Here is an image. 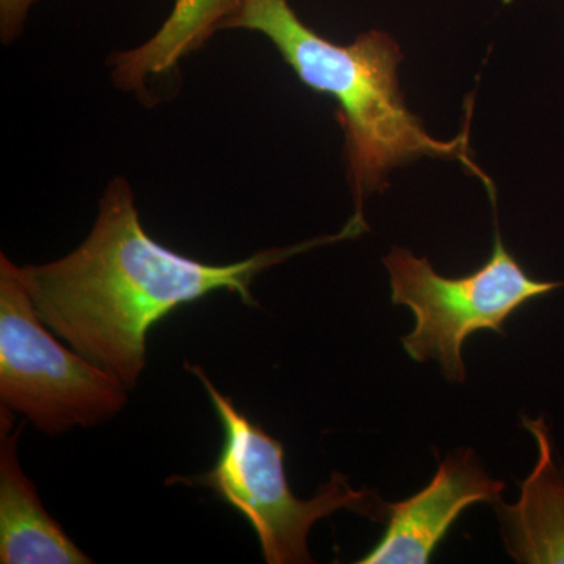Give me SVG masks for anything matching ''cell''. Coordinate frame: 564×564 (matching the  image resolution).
<instances>
[{"label": "cell", "instance_id": "30bf717a", "mask_svg": "<svg viewBox=\"0 0 564 564\" xmlns=\"http://www.w3.org/2000/svg\"><path fill=\"white\" fill-rule=\"evenodd\" d=\"M39 0H0V35L6 44L21 35L29 11Z\"/></svg>", "mask_w": 564, "mask_h": 564}, {"label": "cell", "instance_id": "3957f363", "mask_svg": "<svg viewBox=\"0 0 564 564\" xmlns=\"http://www.w3.org/2000/svg\"><path fill=\"white\" fill-rule=\"evenodd\" d=\"M209 393L223 430V444L210 470L170 484L204 486L250 522L270 564L314 563L307 538L315 522L350 510L386 522L389 503L370 489H352L348 478L333 473L311 500L292 492L285 475L284 445L243 414L232 399L218 391L199 366H188Z\"/></svg>", "mask_w": 564, "mask_h": 564}, {"label": "cell", "instance_id": "7a4b0ae2", "mask_svg": "<svg viewBox=\"0 0 564 564\" xmlns=\"http://www.w3.org/2000/svg\"><path fill=\"white\" fill-rule=\"evenodd\" d=\"M221 29L261 33L302 84L337 104L355 198L352 217L364 220L366 196L386 191L393 169L423 155L462 162L486 187H494L470 159L467 129L454 140H437L408 109L399 85L403 54L388 32L372 29L350 44H337L304 24L289 0H237Z\"/></svg>", "mask_w": 564, "mask_h": 564}, {"label": "cell", "instance_id": "8992f818", "mask_svg": "<svg viewBox=\"0 0 564 564\" xmlns=\"http://www.w3.org/2000/svg\"><path fill=\"white\" fill-rule=\"evenodd\" d=\"M503 489V481L486 474L473 448L452 452L422 491L402 502L389 503L383 538L356 563H429L467 508L475 503H499Z\"/></svg>", "mask_w": 564, "mask_h": 564}, {"label": "cell", "instance_id": "5b68a950", "mask_svg": "<svg viewBox=\"0 0 564 564\" xmlns=\"http://www.w3.org/2000/svg\"><path fill=\"white\" fill-rule=\"evenodd\" d=\"M41 321L18 267L0 256V402L40 432L109 421L128 403V388L63 347Z\"/></svg>", "mask_w": 564, "mask_h": 564}, {"label": "cell", "instance_id": "52a82bcc", "mask_svg": "<svg viewBox=\"0 0 564 564\" xmlns=\"http://www.w3.org/2000/svg\"><path fill=\"white\" fill-rule=\"evenodd\" d=\"M13 411L0 410V563L88 564L62 525L41 503L35 486L18 458L21 430H13Z\"/></svg>", "mask_w": 564, "mask_h": 564}, {"label": "cell", "instance_id": "6da1fadb", "mask_svg": "<svg viewBox=\"0 0 564 564\" xmlns=\"http://www.w3.org/2000/svg\"><path fill=\"white\" fill-rule=\"evenodd\" d=\"M362 232V226L348 221L336 236L215 265L152 239L141 225L131 185L117 177L104 193L95 226L79 248L44 265L18 267V274L47 328L132 389L147 367L148 334L174 311L218 291L258 306L251 282L263 270Z\"/></svg>", "mask_w": 564, "mask_h": 564}, {"label": "cell", "instance_id": "277c9868", "mask_svg": "<svg viewBox=\"0 0 564 564\" xmlns=\"http://www.w3.org/2000/svg\"><path fill=\"white\" fill-rule=\"evenodd\" d=\"M391 280L392 303L413 311L415 328L402 339L415 362H440L451 383L466 380L463 345L475 333L505 334V322L564 281L534 280L494 232L488 261L466 276H443L429 258L395 247L383 259Z\"/></svg>", "mask_w": 564, "mask_h": 564}, {"label": "cell", "instance_id": "9c48e42d", "mask_svg": "<svg viewBox=\"0 0 564 564\" xmlns=\"http://www.w3.org/2000/svg\"><path fill=\"white\" fill-rule=\"evenodd\" d=\"M236 6L237 0H176L163 31L177 43L199 46L220 31Z\"/></svg>", "mask_w": 564, "mask_h": 564}, {"label": "cell", "instance_id": "ba28073f", "mask_svg": "<svg viewBox=\"0 0 564 564\" xmlns=\"http://www.w3.org/2000/svg\"><path fill=\"white\" fill-rule=\"evenodd\" d=\"M522 425L536 441L538 462L519 484L518 503L494 505L505 549L516 563L564 564V464L555 459L544 419L524 417Z\"/></svg>", "mask_w": 564, "mask_h": 564}]
</instances>
